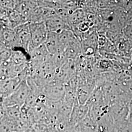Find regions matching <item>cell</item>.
<instances>
[{
    "label": "cell",
    "mask_w": 132,
    "mask_h": 132,
    "mask_svg": "<svg viewBox=\"0 0 132 132\" xmlns=\"http://www.w3.org/2000/svg\"><path fill=\"white\" fill-rule=\"evenodd\" d=\"M29 93L30 88L27 79H25L22 81L18 88L12 94L5 98L1 99V105L5 107L14 106L21 107L26 103Z\"/></svg>",
    "instance_id": "obj_1"
},
{
    "label": "cell",
    "mask_w": 132,
    "mask_h": 132,
    "mask_svg": "<svg viewBox=\"0 0 132 132\" xmlns=\"http://www.w3.org/2000/svg\"><path fill=\"white\" fill-rule=\"evenodd\" d=\"M29 27L31 38L28 53L45 44L48 34L45 22L29 23Z\"/></svg>",
    "instance_id": "obj_2"
},
{
    "label": "cell",
    "mask_w": 132,
    "mask_h": 132,
    "mask_svg": "<svg viewBox=\"0 0 132 132\" xmlns=\"http://www.w3.org/2000/svg\"><path fill=\"white\" fill-rule=\"evenodd\" d=\"M47 99L52 101H59L64 99L66 94L65 84L54 79L41 88Z\"/></svg>",
    "instance_id": "obj_3"
},
{
    "label": "cell",
    "mask_w": 132,
    "mask_h": 132,
    "mask_svg": "<svg viewBox=\"0 0 132 132\" xmlns=\"http://www.w3.org/2000/svg\"><path fill=\"white\" fill-rule=\"evenodd\" d=\"M23 80L24 79L18 76L14 78L1 81V99L5 98L12 94Z\"/></svg>",
    "instance_id": "obj_4"
},
{
    "label": "cell",
    "mask_w": 132,
    "mask_h": 132,
    "mask_svg": "<svg viewBox=\"0 0 132 132\" xmlns=\"http://www.w3.org/2000/svg\"><path fill=\"white\" fill-rule=\"evenodd\" d=\"M48 33L59 34L69 28V24L57 15L45 21Z\"/></svg>",
    "instance_id": "obj_5"
},
{
    "label": "cell",
    "mask_w": 132,
    "mask_h": 132,
    "mask_svg": "<svg viewBox=\"0 0 132 132\" xmlns=\"http://www.w3.org/2000/svg\"><path fill=\"white\" fill-rule=\"evenodd\" d=\"M89 107L86 104H80L76 103L73 106L70 117V123L76 126L83 120L89 112Z\"/></svg>",
    "instance_id": "obj_6"
},
{
    "label": "cell",
    "mask_w": 132,
    "mask_h": 132,
    "mask_svg": "<svg viewBox=\"0 0 132 132\" xmlns=\"http://www.w3.org/2000/svg\"><path fill=\"white\" fill-rule=\"evenodd\" d=\"M77 132H97L98 125L89 112L85 118L76 126Z\"/></svg>",
    "instance_id": "obj_7"
},
{
    "label": "cell",
    "mask_w": 132,
    "mask_h": 132,
    "mask_svg": "<svg viewBox=\"0 0 132 132\" xmlns=\"http://www.w3.org/2000/svg\"><path fill=\"white\" fill-rule=\"evenodd\" d=\"M17 1H1V6L9 10H14Z\"/></svg>",
    "instance_id": "obj_8"
},
{
    "label": "cell",
    "mask_w": 132,
    "mask_h": 132,
    "mask_svg": "<svg viewBox=\"0 0 132 132\" xmlns=\"http://www.w3.org/2000/svg\"><path fill=\"white\" fill-rule=\"evenodd\" d=\"M28 131H26V132H28Z\"/></svg>",
    "instance_id": "obj_9"
}]
</instances>
